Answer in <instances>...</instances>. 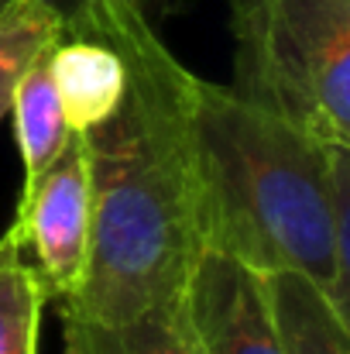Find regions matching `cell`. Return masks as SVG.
<instances>
[{"mask_svg": "<svg viewBox=\"0 0 350 354\" xmlns=\"http://www.w3.org/2000/svg\"><path fill=\"white\" fill-rule=\"evenodd\" d=\"M62 28L104 38L124 62L114 114L83 134L90 169V258L62 310L130 320L175 303L200 251L193 172L196 80L130 0H83Z\"/></svg>", "mask_w": 350, "mask_h": 354, "instance_id": "cell-1", "label": "cell"}, {"mask_svg": "<svg viewBox=\"0 0 350 354\" xmlns=\"http://www.w3.org/2000/svg\"><path fill=\"white\" fill-rule=\"evenodd\" d=\"M193 172L200 244L257 272L309 275L350 320V148L327 145L196 80Z\"/></svg>", "mask_w": 350, "mask_h": 354, "instance_id": "cell-2", "label": "cell"}, {"mask_svg": "<svg viewBox=\"0 0 350 354\" xmlns=\"http://www.w3.org/2000/svg\"><path fill=\"white\" fill-rule=\"evenodd\" d=\"M231 31L244 104L350 148V0H231Z\"/></svg>", "mask_w": 350, "mask_h": 354, "instance_id": "cell-3", "label": "cell"}, {"mask_svg": "<svg viewBox=\"0 0 350 354\" xmlns=\"http://www.w3.org/2000/svg\"><path fill=\"white\" fill-rule=\"evenodd\" d=\"M90 169L83 134L69 131L59 155L28 183H21L10 231L31 248L45 296L69 303L83 282L90 258Z\"/></svg>", "mask_w": 350, "mask_h": 354, "instance_id": "cell-4", "label": "cell"}, {"mask_svg": "<svg viewBox=\"0 0 350 354\" xmlns=\"http://www.w3.org/2000/svg\"><path fill=\"white\" fill-rule=\"evenodd\" d=\"M179 306L203 354H285L264 272L233 254L200 244Z\"/></svg>", "mask_w": 350, "mask_h": 354, "instance_id": "cell-5", "label": "cell"}, {"mask_svg": "<svg viewBox=\"0 0 350 354\" xmlns=\"http://www.w3.org/2000/svg\"><path fill=\"white\" fill-rule=\"evenodd\" d=\"M48 59L69 131L86 134L114 114L124 93V62L104 38L62 28Z\"/></svg>", "mask_w": 350, "mask_h": 354, "instance_id": "cell-6", "label": "cell"}, {"mask_svg": "<svg viewBox=\"0 0 350 354\" xmlns=\"http://www.w3.org/2000/svg\"><path fill=\"white\" fill-rule=\"evenodd\" d=\"M62 354H203L179 299L130 320H90L62 310Z\"/></svg>", "mask_w": 350, "mask_h": 354, "instance_id": "cell-7", "label": "cell"}, {"mask_svg": "<svg viewBox=\"0 0 350 354\" xmlns=\"http://www.w3.org/2000/svg\"><path fill=\"white\" fill-rule=\"evenodd\" d=\"M278 341L285 354H350V320L302 272H264Z\"/></svg>", "mask_w": 350, "mask_h": 354, "instance_id": "cell-8", "label": "cell"}, {"mask_svg": "<svg viewBox=\"0 0 350 354\" xmlns=\"http://www.w3.org/2000/svg\"><path fill=\"white\" fill-rule=\"evenodd\" d=\"M52 45L28 66V73L21 76L14 100H10L14 138H17L21 165H24V183L35 179L59 155V148L69 138V124H66L59 93H55V80H52V59H48Z\"/></svg>", "mask_w": 350, "mask_h": 354, "instance_id": "cell-9", "label": "cell"}, {"mask_svg": "<svg viewBox=\"0 0 350 354\" xmlns=\"http://www.w3.org/2000/svg\"><path fill=\"white\" fill-rule=\"evenodd\" d=\"M45 286L24 261V248L14 231L0 237V354H38Z\"/></svg>", "mask_w": 350, "mask_h": 354, "instance_id": "cell-10", "label": "cell"}, {"mask_svg": "<svg viewBox=\"0 0 350 354\" xmlns=\"http://www.w3.org/2000/svg\"><path fill=\"white\" fill-rule=\"evenodd\" d=\"M62 35V14L48 0H17L0 14V120L28 66Z\"/></svg>", "mask_w": 350, "mask_h": 354, "instance_id": "cell-11", "label": "cell"}, {"mask_svg": "<svg viewBox=\"0 0 350 354\" xmlns=\"http://www.w3.org/2000/svg\"><path fill=\"white\" fill-rule=\"evenodd\" d=\"M48 3H52V7H55V10H59V14H62V17H66V14H69V10H72V7H79V3H83V0H48ZM130 3H134V7H141V10H144V7H148V3H151V0H130Z\"/></svg>", "mask_w": 350, "mask_h": 354, "instance_id": "cell-12", "label": "cell"}, {"mask_svg": "<svg viewBox=\"0 0 350 354\" xmlns=\"http://www.w3.org/2000/svg\"><path fill=\"white\" fill-rule=\"evenodd\" d=\"M10 3H17V0H0V14H3V10H7Z\"/></svg>", "mask_w": 350, "mask_h": 354, "instance_id": "cell-13", "label": "cell"}]
</instances>
